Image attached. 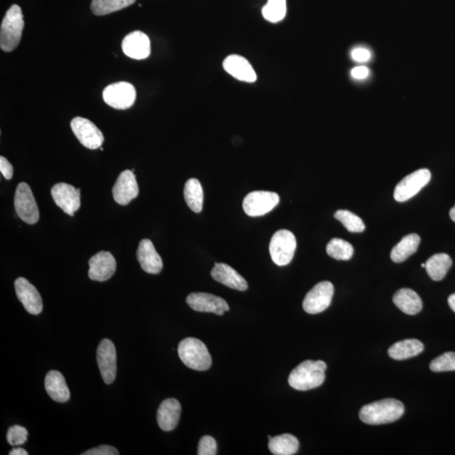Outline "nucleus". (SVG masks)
Here are the masks:
<instances>
[{"mask_svg": "<svg viewBox=\"0 0 455 455\" xmlns=\"http://www.w3.org/2000/svg\"><path fill=\"white\" fill-rule=\"evenodd\" d=\"M404 411L405 408L400 401L384 399L364 406L359 412V417L366 424H387L400 419Z\"/></svg>", "mask_w": 455, "mask_h": 455, "instance_id": "nucleus-1", "label": "nucleus"}, {"mask_svg": "<svg viewBox=\"0 0 455 455\" xmlns=\"http://www.w3.org/2000/svg\"><path fill=\"white\" fill-rule=\"evenodd\" d=\"M327 364L322 360H307L292 371L289 384L297 391L306 392L317 388L326 379Z\"/></svg>", "mask_w": 455, "mask_h": 455, "instance_id": "nucleus-2", "label": "nucleus"}, {"mask_svg": "<svg viewBox=\"0 0 455 455\" xmlns=\"http://www.w3.org/2000/svg\"><path fill=\"white\" fill-rule=\"evenodd\" d=\"M25 22L22 11L17 4L8 9L1 24L0 48L4 52L11 53L20 44Z\"/></svg>", "mask_w": 455, "mask_h": 455, "instance_id": "nucleus-3", "label": "nucleus"}, {"mask_svg": "<svg viewBox=\"0 0 455 455\" xmlns=\"http://www.w3.org/2000/svg\"><path fill=\"white\" fill-rule=\"evenodd\" d=\"M178 355L188 368L205 371L212 365V357L204 343L197 338L188 337L179 343Z\"/></svg>", "mask_w": 455, "mask_h": 455, "instance_id": "nucleus-4", "label": "nucleus"}, {"mask_svg": "<svg viewBox=\"0 0 455 455\" xmlns=\"http://www.w3.org/2000/svg\"><path fill=\"white\" fill-rule=\"evenodd\" d=\"M296 238L291 231L281 230L272 237L269 252L274 263L283 267L290 264L296 250Z\"/></svg>", "mask_w": 455, "mask_h": 455, "instance_id": "nucleus-5", "label": "nucleus"}, {"mask_svg": "<svg viewBox=\"0 0 455 455\" xmlns=\"http://www.w3.org/2000/svg\"><path fill=\"white\" fill-rule=\"evenodd\" d=\"M431 178V174L428 169H421L408 175L394 188V200L399 203L409 200L429 183Z\"/></svg>", "mask_w": 455, "mask_h": 455, "instance_id": "nucleus-6", "label": "nucleus"}, {"mask_svg": "<svg viewBox=\"0 0 455 455\" xmlns=\"http://www.w3.org/2000/svg\"><path fill=\"white\" fill-rule=\"evenodd\" d=\"M103 100L111 108L126 110L133 106L136 100V90L132 83L118 82L105 88Z\"/></svg>", "mask_w": 455, "mask_h": 455, "instance_id": "nucleus-7", "label": "nucleus"}, {"mask_svg": "<svg viewBox=\"0 0 455 455\" xmlns=\"http://www.w3.org/2000/svg\"><path fill=\"white\" fill-rule=\"evenodd\" d=\"M280 202V198L276 193L252 192L245 198L243 210L250 217L263 216L274 210Z\"/></svg>", "mask_w": 455, "mask_h": 455, "instance_id": "nucleus-8", "label": "nucleus"}, {"mask_svg": "<svg viewBox=\"0 0 455 455\" xmlns=\"http://www.w3.org/2000/svg\"><path fill=\"white\" fill-rule=\"evenodd\" d=\"M334 287L328 281L320 282L311 290L303 302L306 313L317 315L326 310L332 303Z\"/></svg>", "mask_w": 455, "mask_h": 455, "instance_id": "nucleus-9", "label": "nucleus"}, {"mask_svg": "<svg viewBox=\"0 0 455 455\" xmlns=\"http://www.w3.org/2000/svg\"><path fill=\"white\" fill-rule=\"evenodd\" d=\"M15 208L19 217L26 224L34 225L39 220V207L29 185H18L15 196Z\"/></svg>", "mask_w": 455, "mask_h": 455, "instance_id": "nucleus-10", "label": "nucleus"}, {"mask_svg": "<svg viewBox=\"0 0 455 455\" xmlns=\"http://www.w3.org/2000/svg\"><path fill=\"white\" fill-rule=\"evenodd\" d=\"M71 128L81 145L90 150H96L104 143L103 134L90 120L81 117L73 118Z\"/></svg>", "mask_w": 455, "mask_h": 455, "instance_id": "nucleus-11", "label": "nucleus"}, {"mask_svg": "<svg viewBox=\"0 0 455 455\" xmlns=\"http://www.w3.org/2000/svg\"><path fill=\"white\" fill-rule=\"evenodd\" d=\"M97 363L103 382L113 383L117 375V352L113 342L109 339H103L97 348Z\"/></svg>", "mask_w": 455, "mask_h": 455, "instance_id": "nucleus-12", "label": "nucleus"}, {"mask_svg": "<svg viewBox=\"0 0 455 455\" xmlns=\"http://www.w3.org/2000/svg\"><path fill=\"white\" fill-rule=\"evenodd\" d=\"M53 200L67 215L73 216L80 210L81 190L67 183H58L51 191Z\"/></svg>", "mask_w": 455, "mask_h": 455, "instance_id": "nucleus-13", "label": "nucleus"}, {"mask_svg": "<svg viewBox=\"0 0 455 455\" xmlns=\"http://www.w3.org/2000/svg\"><path fill=\"white\" fill-rule=\"evenodd\" d=\"M187 303L195 311L198 312L213 313L218 315H224L230 310L227 302L216 295L207 292H193L188 295Z\"/></svg>", "mask_w": 455, "mask_h": 455, "instance_id": "nucleus-14", "label": "nucleus"}, {"mask_svg": "<svg viewBox=\"0 0 455 455\" xmlns=\"http://www.w3.org/2000/svg\"><path fill=\"white\" fill-rule=\"evenodd\" d=\"M16 292L19 300L28 313L37 315L44 309L43 300L36 287L24 277H19L15 282Z\"/></svg>", "mask_w": 455, "mask_h": 455, "instance_id": "nucleus-15", "label": "nucleus"}, {"mask_svg": "<svg viewBox=\"0 0 455 455\" xmlns=\"http://www.w3.org/2000/svg\"><path fill=\"white\" fill-rule=\"evenodd\" d=\"M138 193L139 189L136 175L132 170L123 171L113 189L114 200L120 205H128L138 196Z\"/></svg>", "mask_w": 455, "mask_h": 455, "instance_id": "nucleus-16", "label": "nucleus"}, {"mask_svg": "<svg viewBox=\"0 0 455 455\" xmlns=\"http://www.w3.org/2000/svg\"><path fill=\"white\" fill-rule=\"evenodd\" d=\"M89 277L93 281L105 282L114 275L117 262L113 255L108 252H100L89 261Z\"/></svg>", "mask_w": 455, "mask_h": 455, "instance_id": "nucleus-17", "label": "nucleus"}, {"mask_svg": "<svg viewBox=\"0 0 455 455\" xmlns=\"http://www.w3.org/2000/svg\"><path fill=\"white\" fill-rule=\"evenodd\" d=\"M123 51L128 57L142 60L150 55L151 45L148 36L140 31H136L124 37Z\"/></svg>", "mask_w": 455, "mask_h": 455, "instance_id": "nucleus-18", "label": "nucleus"}, {"mask_svg": "<svg viewBox=\"0 0 455 455\" xmlns=\"http://www.w3.org/2000/svg\"><path fill=\"white\" fill-rule=\"evenodd\" d=\"M225 71L240 81L254 83L257 80V73L252 65L242 56L233 54L228 56L223 63Z\"/></svg>", "mask_w": 455, "mask_h": 455, "instance_id": "nucleus-19", "label": "nucleus"}, {"mask_svg": "<svg viewBox=\"0 0 455 455\" xmlns=\"http://www.w3.org/2000/svg\"><path fill=\"white\" fill-rule=\"evenodd\" d=\"M137 258L143 270L148 273L159 274L163 268L160 255L150 240L145 239L139 243Z\"/></svg>", "mask_w": 455, "mask_h": 455, "instance_id": "nucleus-20", "label": "nucleus"}, {"mask_svg": "<svg viewBox=\"0 0 455 455\" xmlns=\"http://www.w3.org/2000/svg\"><path fill=\"white\" fill-rule=\"evenodd\" d=\"M211 276L215 281L232 290L245 291L248 289V283L245 278L225 263H216L212 269Z\"/></svg>", "mask_w": 455, "mask_h": 455, "instance_id": "nucleus-21", "label": "nucleus"}, {"mask_svg": "<svg viewBox=\"0 0 455 455\" xmlns=\"http://www.w3.org/2000/svg\"><path fill=\"white\" fill-rule=\"evenodd\" d=\"M182 407L175 399H167L158 409L157 421L160 428L165 431H173L178 426Z\"/></svg>", "mask_w": 455, "mask_h": 455, "instance_id": "nucleus-22", "label": "nucleus"}, {"mask_svg": "<svg viewBox=\"0 0 455 455\" xmlns=\"http://www.w3.org/2000/svg\"><path fill=\"white\" fill-rule=\"evenodd\" d=\"M45 388L48 396L55 402L64 403L71 398V392H69L66 380L58 371L52 370L46 374Z\"/></svg>", "mask_w": 455, "mask_h": 455, "instance_id": "nucleus-23", "label": "nucleus"}, {"mask_svg": "<svg viewBox=\"0 0 455 455\" xmlns=\"http://www.w3.org/2000/svg\"><path fill=\"white\" fill-rule=\"evenodd\" d=\"M394 304L403 313L415 315L421 312L422 301L415 291L410 289L398 290L393 297Z\"/></svg>", "mask_w": 455, "mask_h": 455, "instance_id": "nucleus-24", "label": "nucleus"}, {"mask_svg": "<svg viewBox=\"0 0 455 455\" xmlns=\"http://www.w3.org/2000/svg\"><path fill=\"white\" fill-rule=\"evenodd\" d=\"M424 345L417 339H407L394 343L389 348L388 354L394 360H405L424 352Z\"/></svg>", "mask_w": 455, "mask_h": 455, "instance_id": "nucleus-25", "label": "nucleus"}, {"mask_svg": "<svg viewBox=\"0 0 455 455\" xmlns=\"http://www.w3.org/2000/svg\"><path fill=\"white\" fill-rule=\"evenodd\" d=\"M420 241V236L416 234H410L404 237L392 250V261L396 263L405 262L411 255L416 252Z\"/></svg>", "mask_w": 455, "mask_h": 455, "instance_id": "nucleus-26", "label": "nucleus"}, {"mask_svg": "<svg viewBox=\"0 0 455 455\" xmlns=\"http://www.w3.org/2000/svg\"><path fill=\"white\" fill-rule=\"evenodd\" d=\"M452 259L445 253L435 254L426 262V270L434 281L443 280L452 267Z\"/></svg>", "mask_w": 455, "mask_h": 455, "instance_id": "nucleus-27", "label": "nucleus"}, {"mask_svg": "<svg viewBox=\"0 0 455 455\" xmlns=\"http://www.w3.org/2000/svg\"><path fill=\"white\" fill-rule=\"evenodd\" d=\"M268 448L274 455H292L298 452L300 443L295 436L285 434L269 440Z\"/></svg>", "mask_w": 455, "mask_h": 455, "instance_id": "nucleus-28", "label": "nucleus"}, {"mask_svg": "<svg viewBox=\"0 0 455 455\" xmlns=\"http://www.w3.org/2000/svg\"><path fill=\"white\" fill-rule=\"evenodd\" d=\"M184 197L188 207L196 213H201L203 205V190L197 179H190L185 185Z\"/></svg>", "mask_w": 455, "mask_h": 455, "instance_id": "nucleus-29", "label": "nucleus"}, {"mask_svg": "<svg viewBox=\"0 0 455 455\" xmlns=\"http://www.w3.org/2000/svg\"><path fill=\"white\" fill-rule=\"evenodd\" d=\"M136 0H93L91 11L96 16H105L121 11L136 2Z\"/></svg>", "mask_w": 455, "mask_h": 455, "instance_id": "nucleus-30", "label": "nucleus"}, {"mask_svg": "<svg viewBox=\"0 0 455 455\" xmlns=\"http://www.w3.org/2000/svg\"><path fill=\"white\" fill-rule=\"evenodd\" d=\"M327 252L329 257L337 260V261H348L352 257L354 250L347 241L335 238L328 243Z\"/></svg>", "mask_w": 455, "mask_h": 455, "instance_id": "nucleus-31", "label": "nucleus"}, {"mask_svg": "<svg viewBox=\"0 0 455 455\" xmlns=\"http://www.w3.org/2000/svg\"><path fill=\"white\" fill-rule=\"evenodd\" d=\"M262 12L265 20L271 23L280 22L286 16L287 0H267Z\"/></svg>", "mask_w": 455, "mask_h": 455, "instance_id": "nucleus-32", "label": "nucleus"}, {"mask_svg": "<svg viewBox=\"0 0 455 455\" xmlns=\"http://www.w3.org/2000/svg\"><path fill=\"white\" fill-rule=\"evenodd\" d=\"M336 219L340 221L351 233H362L365 230V225L361 218L347 210H338L335 213Z\"/></svg>", "mask_w": 455, "mask_h": 455, "instance_id": "nucleus-33", "label": "nucleus"}, {"mask_svg": "<svg viewBox=\"0 0 455 455\" xmlns=\"http://www.w3.org/2000/svg\"><path fill=\"white\" fill-rule=\"evenodd\" d=\"M430 369L433 372H448L455 370V352H448L443 355L436 357L431 362Z\"/></svg>", "mask_w": 455, "mask_h": 455, "instance_id": "nucleus-34", "label": "nucleus"}, {"mask_svg": "<svg viewBox=\"0 0 455 455\" xmlns=\"http://www.w3.org/2000/svg\"><path fill=\"white\" fill-rule=\"evenodd\" d=\"M28 431L24 426L15 425L9 429L7 433L8 443L13 446L22 445L26 442Z\"/></svg>", "mask_w": 455, "mask_h": 455, "instance_id": "nucleus-35", "label": "nucleus"}, {"mask_svg": "<svg viewBox=\"0 0 455 455\" xmlns=\"http://www.w3.org/2000/svg\"><path fill=\"white\" fill-rule=\"evenodd\" d=\"M198 455H215L217 454V444L215 439L211 436H204L199 441Z\"/></svg>", "mask_w": 455, "mask_h": 455, "instance_id": "nucleus-36", "label": "nucleus"}, {"mask_svg": "<svg viewBox=\"0 0 455 455\" xmlns=\"http://www.w3.org/2000/svg\"><path fill=\"white\" fill-rule=\"evenodd\" d=\"M119 454L118 450L114 447L109 446V445H101V446L87 450L86 452L83 453L82 455H118Z\"/></svg>", "mask_w": 455, "mask_h": 455, "instance_id": "nucleus-37", "label": "nucleus"}, {"mask_svg": "<svg viewBox=\"0 0 455 455\" xmlns=\"http://www.w3.org/2000/svg\"><path fill=\"white\" fill-rule=\"evenodd\" d=\"M352 58L356 62L365 63L368 62L371 58V53L369 50L365 48H356L352 50Z\"/></svg>", "mask_w": 455, "mask_h": 455, "instance_id": "nucleus-38", "label": "nucleus"}, {"mask_svg": "<svg viewBox=\"0 0 455 455\" xmlns=\"http://www.w3.org/2000/svg\"><path fill=\"white\" fill-rule=\"evenodd\" d=\"M0 171H1L4 178L6 180H11L13 176L14 170L11 163L4 156L0 157Z\"/></svg>", "mask_w": 455, "mask_h": 455, "instance_id": "nucleus-39", "label": "nucleus"}, {"mask_svg": "<svg viewBox=\"0 0 455 455\" xmlns=\"http://www.w3.org/2000/svg\"><path fill=\"white\" fill-rule=\"evenodd\" d=\"M351 74L356 80H364L369 76V69L365 66L356 67L352 69Z\"/></svg>", "mask_w": 455, "mask_h": 455, "instance_id": "nucleus-40", "label": "nucleus"}, {"mask_svg": "<svg viewBox=\"0 0 455 455\" xmlns=\"http://www.w3.org/2000/svg\"><path fill=\"white\" fill-rule=\"evenodd\" d=\"M9 454V455H27L28 453L24 449L16 448L11 450Z\"/></svg>", "mask_w": 455, "mask_h": 455, "instance_id": "nucleus-41", "label": "nucleus"}, {"mask_svg": "<svg viewBox=\"0 0 455 455\" xmlns=\"http://www.w3.org/2000/svg\"><path fill=\"white\" fill-rule=\"evenodd\" d=\"M448 303L449 307L451 308V310L455 313V294H453L449 297Z\"/></svg>", "mask_w": 455, "mask_h": 455, "instance_id": "nucleus-42", "label": "nucleus"}, {"mask_svg": "<svg viewBox=\"0 0 455 455\" xmlns=\"http://www.w3.org/2000/svg\"><path fill=\"white\" fill-rule=\"evenodd\" d=\"M449 216L450 218H451V220L455 223V205L451 208V210H450Z\"/></svg>", "mask_w": 455, "mask_h": 455, "instance_id": "nucleus-43", "label": "nucleus"}, {"mask_svg": "<svg viewBox=\"0 0 455 455\" xmlns=\"http://www.w3.org/2000/svg\"><path fill=\"white\" fill-rule=\"evenodd\" d=\"M421 267H424L425 268L426 267V263H422L421 265Z\"/></svg>", "mask_w": 455, "mask_h": 455, "instance_id": "nucleus-44", "label": "nucleus"}]
</instances>
